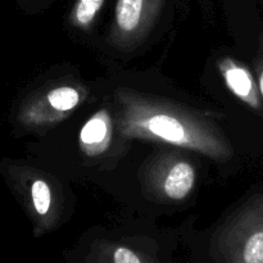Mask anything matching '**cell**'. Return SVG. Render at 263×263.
<instances>
[{"label":"cell","mask_w":263,"mask_h":263,"mask_svg":"<svg viewBox=\"0 0 263 263\" xmlns=\"http://www.w3.org/2000/svg\"><path fill=\"white\" fill-rule=\"evenodd\" d=\"M217 68L229 91L252 110L263 113V100L258 82L251 69L231 57L218 59Z\"/></svg>","instance_id":"ba28073f"},{"label":"cell","mask_w":263,"mask_h":263,"mask_svg":"<svg viewBox=\"0 0 263 263\" xmlns=\"http://www.w3.org/2000/svg\"><path fill=\"white\" fill-rule=\"evenodd\" d=\"M117 131L116 117L105 108L95 112L79 134V146L84 156L97 158L109 149L113 141V134Z\"/></svg>","instance_id":"9c48e42d"},{"label":"cell","mask_w":263,"mask_h":263,"mask_svg":"<svg viewBox=\"0 0 263 263\" xmlns=\"http://www.w3.org/2000/svg\"><path fill=\"white\" fill-rule=\"evenodd\" d=\"M104 0H76L69 14V23L77 30H87L92 26Z\"/></svg>","instance_id":"30bf717a"},{"label":"cell","mask_w":263,"mask_h":263,"mask_svg":"<svg viewBox=\"0 0 263 263\" xmlns=\"http://www.w3.org/2000/svg\"><path fill=\"white\" fill-rule=\"evenodd\" d=\"M68 263H172L156 239L105 236L86 239L66 254Z\"/></svg>","instance_id":"5b68a950"},{"label":"cell","mask_w":263,"mask_h":263,"mask_svg":"<svg viewBox=\"0 0 263 263\" xmlns=\"http://www.w3.org/2000/svg\"><path fill=\"white\" fill-rule=\"evenodd\" d=\"M254 72H256V79L258 82L259 92L263 100V33L259 35L258 48H257L256 57H254Z\"/></svg>","instance_id":"8fae6325"},{"label":"cell","mask_w":263,"mask_h":263,"mask_svg":"<svg viewBox=\"0 0 263 263\" xmlns=\"http://www.w3.org/2000/svg\"><path fill=\"white\" fill-rule=\"evenodd\" d=\"M2 171L32 222L33 236L40 238L55 230L63 216V195L58 182L27 164L3 162Z\"/></svg>","instance_id":"3957f363"},{"label":"cell","mask_w":263,"mask_h":263,"mask_svg":"<svg viewBox=\"0 0 263 263\" xmlns=\"http://www.w3.org/2000/svg\"><path fill=\"white\" fill-rule=\"evenodd\" d=\"M166 0H117L107 43L117 50L138 48L153 30Z\"/></svg>","instance_id":"52a82bcc"},{"label":"cell","mask_w":263,"mask_h":263,"mask_svg":"<svg viewBox=\"0 0 263 263\" xmlns=\"http://www.w3.org/2000/svg\"><path fill=\"white\" fill-rule=\"evenodd\" d=\"M140 181L143 193L149 199L179 203L194 190L197 170L182 154L166 152L146 162L141 168Z\"/></svg>","instance_id":"8992f818"},{"label":"cell","mask_w":263,"mask_h":263,"mask_svg":"<svg viewBox=\"0 0 263 263\" xmlns=\"http://www.w3.org/2000/svg\"><path fill=\"white\" fill-rule=\"evenodd\" d=\"M204 263H263V193L248 198L215 229Z\"/></svg>","instance_id":"7a4b0ae2"},{"label":"cell","mask_w":263,"mask_h":263,"mask_svg":"<svg viewBox=\"0 0 263 263\" xmlns=\"http://www.w3.org/2000/svg\"><path fill=\"white\" fill-rule=\"evenodd\" d=\"M115 100L116 127L126 140L167 144L217 162L233 158L230 140L202 112L128 87H117Z\"/></svg>","instance_id":"6da1fadb"},{"label":"cell","mask_w":263,"mask_h":263,"mask_svg":"<svg viewBox=\"0 0 263 263\" xmlns=\"http://www.w3.org/2000/svg\"><path fill=\"white\" fill-rule=\"evenodd\" d=\"M89 97L86 86L76 81L57 82L33 92L23 102L17 122L27 131H46L63 122Z\"/></svg>","instance_id":"277c9868"}]
</instances>
